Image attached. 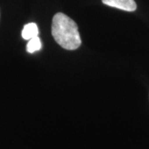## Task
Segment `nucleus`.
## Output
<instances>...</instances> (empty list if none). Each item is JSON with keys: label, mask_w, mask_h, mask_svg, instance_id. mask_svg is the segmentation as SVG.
<instances>
[{"label": "nucleus", "mask_w": 149, "mask_h": 149, "mask_svg": "<svg viewBox=\"0 0 149 149\" xmlns=\"http://www.w3.org/2000/svg\"><path fill=\"white\" fill-rule=\"evenodd\" d=\"M51 32L56 42L64 49L73 51L81 46V40L77 24L62 13L54 15Z\"/></svg>", "instance_id": "obj_1"}, {"label": "nucleus", "mask_w": 149, "mask_h": 149, "mask_svg": "<svg viewBox=\"0 0 149 149\" xmlns=\"http://www.w3.org/2000/svg\"><path fill=\"white\" fill-rule=\"evenodd\" d=\"M104 4L128 12H133L137 9L134 0H102Z\"/></svg>", "instance_id": "obj_2"}, {"label": "nucleus", "mask_w": 149, "mask_h": 149, "mask_svg": "<svg viewBox=\"0 0 149 149\" xmlns=\"http://www.w3.org/2000/svg\"><path fill=\"white\" fill-rule=\"evenodd\" d=\"M39 34V30L37 24L35 23H29L26 24L22 30V36L25 40H30L33 37H37Z\"/></svg>", "instance_id": "obj_3"}, {"label": "nucleus", "mask_w": 149, "mask_h": 149, "mask_svg": "<svg viewBox=\"0 0 149 149\" xmlns=\"http://www.w3.org/2000/svg\"><path fill=\"white\" fill-rule=\"evenodd\" d=\"M41 48H42V42L38 36L31 39L26 46V50L29 53H33L40 51Z\"/></svg>", "instance_id": "obj_4"}]
</instances>
